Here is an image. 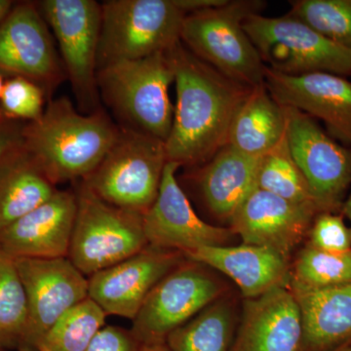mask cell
<instances>
[{"instance_id":"cell-1","label":"cell","mask_w":351,"mask_h":351,"mask_svg":"<svg viewBox=\"0 0 351 351\" xmlns=\"http://www.w3.org/2000/svg\"><path fill=\"white\" fill-rule=\"evenodd\" d=\"M174 69L176 106L165 142L168 162H207L228 144L235 113L252 88L221 75L182 43L167 51Z\"/></svg>"},{"instance_id":"cell-2","label":"cell","mask_w":351,"mask_h":351,"mask_svg":"<svg viewBox=\"0 0 351 351\" xmlns=\"http://www.w3.org/2000/svg\"><path fill=\"white\" fill-rule=\"evenodd\" d=\"M119 127L99 108L80 113L66 97L52 100L23 132L24 149L54 184L84 180L103 161Z\"/></svg>"},{"instance_id":"cell-3","label":"cell","mask_w":351,"mask_h":351,"mask_svg":"<svg viewBox=\"0 0 351 351\" xmlns=\"http://www.w3.org/2000/svg\"><path fill=\"white\" fill-rule=\"evenodd\" d=\"M167 51L108 64L97 73L100 96L123 122L122 127L164 143L174 117L169 88L175 75Z\"/></svg>"},{"instance_id":"cell-4","label":"cell","mask_w":351,"mask_h":351,"mask_svg":"<svg viewBox=\"0 0 351 351\" xmlns=\"http://www.w3.org/2000/svg\"><path fill=\"white\" fill-rule=\"evenodd\" d=\"M263 5L257 0H228L221 6L186 14L182 43L226 77L250 88L263 84L265 66L243 22Z\"/></svg>"},{"instance_id":"cell-5","label":"cell","mask_w":351,"mask_h":351,"mask_svg":"<svg viewBox=\"0 0 351 351\" xmlns=\"http://www.w3.org/2000/svg\"><path fill=\"white\" fill-rule=\"evenodd\" d=\"M167 162L165 143L121 126L112 149L82 184L108 204L144 215L158 195Z\"/></svg>"},{"instance_id":"cell-6","label":"cell","mask_w":351,"mask_h":351,"mask_svg":"<svg viewBox=\"0 0 351 351\" xmlns=\"http://www.w3.org/2000/svg\"><path fill=\"white\" fill-rule=\"evenodd\" d=\"M101 13L98 71L169 50L181 40L186 16L177 0H108Z\"/></svg>"},{"instance_id":"cell-7","label":"cell","mask_w":351,"mask_h":351,"mask_svg":"<svg viewBox=\"0 0 351 351\" xmlns=\"http://www.w3.org/2000/svg\"><path fill=\"white\" fill-rule=\"evenodd\" d=\"M68 258L85 276L117 265L149 245L143 215L108 204L80 184Z\"/></svg>"},{"instance_id":"cell-8","label":"cell","mask_w":351,"mask_h":351,"mask_svg":"<svg viewBox=\"0 0 351 351\" xmlns=\"http://www.w3.org/2000/svg\"><path fill=\"white\" fill-rule=\"evenodd\" d=\"M243 27L263 63L277 73L351 75V49L332 43L291 16L253 13L244 20Z\"/></svg>"},{"instance_id":"cell-9","label":"cell","mask_w":351,"mask_h":351,"mask_svg":"<svg viewBox=\"0 0 351 351\" xmlns=\"http://www.w3.org/2000/svg\"><path fill=\"white\" fill-rule=\"evenodd\" d=\"M210 270L186 258L152 289L132 321L131 332L143 346L165 343L171 332L226 294Z\"/></svg>"},{"instance_id":"cell-10","label":"cell","mask_w":351,"mask_h":351,"mask_svg":"<svg viewBox=\"0 0 351 351\" xmlns=\"http://www.w3.org/2000/svg\"><path fill=\"white\" fill-rule=\"evenodd\" d=\"M39 5L54 32L80 110L86 114L96 112L101 108L97 80L101 4L94 0H44Z\"/></svg>"},{"instance_id":"cell-11","label":"cell","mask_w":351,"mask_h":351,"mask_svg":"<svg viewBox=\"0 0 351 351\" xmlns=\"http://www.w3.org/2000/svg\"><path fill=\"white\" fill-rule=\"evenodd\" d=\"M282 108L289 149L316 204L321 212L338 213L351 184V149L329 137L313 117Z\"/></svg>"},{"instance_id":"cell-12","label":"cell","mask_w":351,"mask_h":351,"mask_svg":"<svg viewBox=\"0 0 351 351\" xmlns=\"http://www.w3.org/2000/svg\"><path fill=\"white\" fill-rule=\"evenodd\" d=\"M27 295V329L20 351H38L46 332L88 298V278L68 257L14 258Z\"/></svg>"},{"instance_id":"cell-13","label":"cell","mask_w":351,"mask_h":351,"mask_svg":"<svg viewBox=\"0 0 351 351\" xmlns=\"http://www.w3.org/2000/svg\"><path fill=\"white\" fill-rule=\"evenodd\" d=\"M179 251L145 249L88 278V297L107 315L134 320L159 281L186 260Z\"/></svg>"},{"instance_id":"cell-14","label":"cell","mask_w":351,"mask_h":351,"mask_svg":"<svg viewBox=\"0 0 351 351\" xmlns=\"http://www.w3.org/2000/svg\"><path fill=\"white\" fill-rule=\"evenodd\" d=\"M0 69L53 92L66 77L43 16L32 4H21L0 23Z\"/></svg>"},{"instance_id":"cell-15","label":"cell","mask_w":351,"mask_h":351,"mask_svg":"<svg viewBox=\"0 0 351 351\" xmlns=\"http://www.w3.org/2000/svg\"><path fill=\"white\" fill-rule=\"evenodd\" d=\"M179 167L175 162L166 164L158 195L143 215L147 243L182 254L200 247L228 246L234 233L197 216L176 178Z\"/></svg>"},{"instance_id":"cell-16","label":"cell","mask_w":351,"mask_h":351,"mask_svg":"<svg viewBox=\"0 0 351 351\" xmlns=\"http://www.w3.org/2000/svg\"><path fill=\"white\" fill-rule=\"evenodd\" d=\"M319 213L315 208L256 189L233 214L230 230L244 244L265 247L291 261Z\"/></svg>"},{"instance_id":"cell-17","label":"cell","mask_w":351,"mask_h":351,"mask_svg":"<svg viewBox=\"0 0 351 351\" xmlns=\"http://www.w3.org/2000/svg\"><path fill=\"white\" fill-rule=\"evenodd\" d=\"M265 84L279 105L322 120L335 138L351 147V82L343 76L289 75L265 66Z\"/></svg>"},{"instance_id":"cell-18","label":"cell","mask_w":351,"mask_h":351,"mask_svg":"<svg viewBox=\"0 0 351 351\" xmlns=\"http://www.w3.org/2000/svg\"><path fill=\"white\" fill-rule=\"evenodd\" d=\"M77 199L58 191L49 200L0 230V249L14 258L68 257Z\"/></svg>"},{"instance_id":"cell-19","label":"cell","mask_w":351,"mask_h":351,"mask_svg":"<svg viewBox=\"0 0 351 351\" xmlns=\"http://www.w3.org/2000/svg\"><path fill=\"white\" fill-rule=\"evenodd\" d=\"M232 351H302L301 309L289 287L244 299Z\"/></svg>"},{"instance_id":"cell-20","label":"cell","mask_w":351,"mask_h":351,"mask_svg":"<svg viewBox=\"0 0 351 351\" xmlns=\"http://www.w3.org/2000/svg\"><path fill=\"white\" fill-rule=\"evenodd\" d=\"M184 257L221 272L235 282L244 299H253L271 289L288 287L291 261L265 247L205 246Z\"/></svg>"},{"instance_id":"cell-21","label":"cell","mask_w":351,"mask_h":351,"mask_svg":"<svg viewBox=\"0 0 351 351\" xmlns=\"http://www.w3.org/2000/svg\"><path fill=\"white\" fill-rule=\"evenodd\" d=\"M293 294L301 309L302 351L351 343V282Z\"/></svg>"},{"instance_id":"cell-22","label":"cell","mask_w":351,"mask_h":351,"mask_svg":"<svg viewBox=\"0 0 351 351\" xmlns=\"http://www.w3.org/2000/svg\"><path fill=\"white\" fill-rule=\"evenodd\" d=\"M261 158L226 145L210 159L201 172L200 186L205 202L217 217L230 221L257 189Z\"/></svg>"},{"instance_id":"cell-23","label":"cell","mask_w":351,"mask_h":351,"mask_svg":"<svg viewBox=\"0 0 351 351\" xmlns=\"http://www.w3.org/2000/svg\"><path fill=\"white\" fill-rule=\"evenodd\" d=\"M285 136L283 108L263 83L252 88L235 113L226 145L242 154L261 157L276 147Z\"/></svg>"},{"instance_id":"cell-24","label":"cell","mask_w":351,"mask_h":351,"mask_svg":"<svg viewBox=\"0 0 351 351\" xmlns=\"http://www.w3.org/2000/svg\"><path fill=\"white\" fill-rule=\"evenodd\" d=\"M59 189L25 149L0 164V230L49 200Z\"/></svg>"},{"instance_id":"cell-25","label":"cell","mask_w":351,"mask_h":351,"mask_svg":"<svg viewBox=\"0 0 351 351\" xmlns=\"http://www.w3.org/2000/svg\"><path fill=\"white\" fill-rule=\"evenodd\" d=\"M234 301L226 294L171 332L169 351H232L239 327Z\"/></svg>"},{"instance_id":"cell-26","label":"cell","mask_w":351,"mask_h":351,"mask_svg":"<svg viewBox=\"0 0 351 351\" xmlns=\"http://www.w3.org/2000/svg\"><path fill=\"white\" fill-rule=\"evenodd\" d=\"M351 282V250L330 253L304 245L290 263L288 287L306 292Z\"/></svg>"},{"instance_id":"cell-27","label":"cell","mask_w":351,"mask_h":351,"mask_svg":"<svg viewBox=\"0 0 351 351\" xmlns=\"http://www.w3.org/2000/svg\"><path fill=\"white\" fill-rule=\"evenodd\" d=\"M257 189L295 204L315 208L322 213L314 200L306 178L291 154L286 136L261 158Z\"/></svg>"},{"instance_id":"cell-28","label":"cell","mask_w":351,"mask_h":351,"mask_svg":"<svg viewBox=\"0 0 351 351\" xmlns=\"http://www.w3.org/2000/svg\"><path fill=\"white\" fill-rule=\"evenodd\" d=\"M107 313L89 297L69 308L46 332L38 351H85L105 327Z\"/></svg>"},{"instance_id":"cell-29","label":"cell","mask_w":351,"mask_h":351,"mask_svg":"<svg viewBox=\"0 0 351 351\" xmlns=\"http://www.w3.org/2000/svg\"><path fill=\"white\" fill-rule=\"evenodd\" d=\"M27 295L14 258L0 249V346L19 348L27 329Z\"/></svg>"},{"instance_id":"cell-30","label":"cell","mask_w":351,"mask_h":351,"mask_svg":"<svg viewBox=\"0 0 351 351\" xmlns=\"http://www.w3.org/2000/svg\"><path fill=\"white\" fill-rule=\"evenodd\" d=\"M287 15L351 49V0H295Z\"/></svg>"},{"instance_id":"cell-31","label":"cell","mask_w":351,"mask_h":351,"mask_svg":"<svg viewBox=\"0 0 351 351\" xmlns=\"http://www.w3.org/2000/svg\"><path fill=\"white\" fill-rule=\"evenodd\" d=\"M43 104V88L21 76L7 82L0 96L4 114L14 119H38L44 112Z\"/></svg>"},{"instance_id":"cell-32","label":"cell","mask_w":351,"mask_h":351,"mask_svg":"<svg viewBox=\"0 0 351 351\" xmlns=\"http://www.w3.org/2000/svg\"><path fill=\"white\" fill-rule=\"evenodd\" d=\"M306 244L330 253H345L351 250V228L346 225L343 216L332 212H322L313 219L307 235Z\"/></svg>"},{"instance_id":"cell-33","label":"cell","mask_w":351,"mask_h":351,"mask_svg":"<svg viewBox=\"0 0 351 351\" xmlns=\"http://www.w3.org/2000/svg\"><path fill=\"white\" fill-rule=\"evenodd\" d=\"M142 346L131 330L105 326L85 351H141Z\"/></svg>"},{"instance_id":"cell-34","label":"cell","mask_w":351,"mask_h":351,"mask_svg":"<svg viewBox=\"0 0 351 351\" xmlns=\"http://www.w3.org/2000/svg\"><path fill=\"white\" fill-rule=\"evenodd\" d=\"M12 141L6 133L0 130V164L3 162L7 156H10Z\"/></svg>"},{"instance_id":"cell-35","label":"cell","mask_w":351,"mask_h":351,"mask_svg":"<svg viewBox=\"0 0 351 351\" xmlns=\"http://www.w3.org/2000/svg\"><path fill=\"white\" fill-rule=\"evenodd\" d=\"M12 2L9 0H0V23L6 17L7 14L10 12Z\"/></svg>"},{"instance_id":"cell-36","label":"cell","mask_w":351,"mask_h":351,"mask_svg":"<svg viewBox=\"0 0 351 351\" xmlns=\"http://www.w3.org/2000/svg\"><path fill=\"white\" fill-rule=\"evenodd\" d=\"M141 351H169L165 343H159V345L143 346Z\"/></svg>"},{"instance_id":"cell-37","label":"cell","mask_w":351,"mask_h":351,"mask_svg":"<svg viewBox=\"0 0 351 351\" xmlns=\"http://www.w3.org/2000/svg\"><path fill=\"white\" fill-rule=\"evenodd\" d=\"M341 211H343V213L345 214L346 216L351 221V193L350 195L348 196V200H346V202H343Z\"/></svg>"},{"instance_id":"cell-38","label":"cell","mask_w":351,"mask_h":351,"mask_svg":"<svg viewBox=\"0 0 351 351\" xmlns=\"http://www.w3.org/2000/svg\"><path fill=\"white\" fill-rule=\"evenodd\" d=\"M331 351H351V343H350V345L341 346V348H336V350Z\"/></svg>"},{"instance_id":"cell-39","label":"cell","mask_w":351,"mask_h":351,"mask_svg":"<svg viewBox=\"0 0 351 351\" xmlns=\"http://www.w3.org/2000/svg\"><path fill=\"white\" fill-rule=\"evenodd\" d=\"M4 84L3 80H2L1 75H0V96H1L2 90H3Z\"/></svg>"},{"instance_id":"cell-40","label":"cell","mask_w":351,"mask_h":351,"mask_svg":"<svg viewBox=\"0 0 351 351\" xmlns=\"http://www.w3.org/2000/svg\"><path fill=\"white\" fill-rule=\"evenodd\" d=\"M0 351H6V350L5 348H1V346H0Z\"/></svg>"}]
</instances>
